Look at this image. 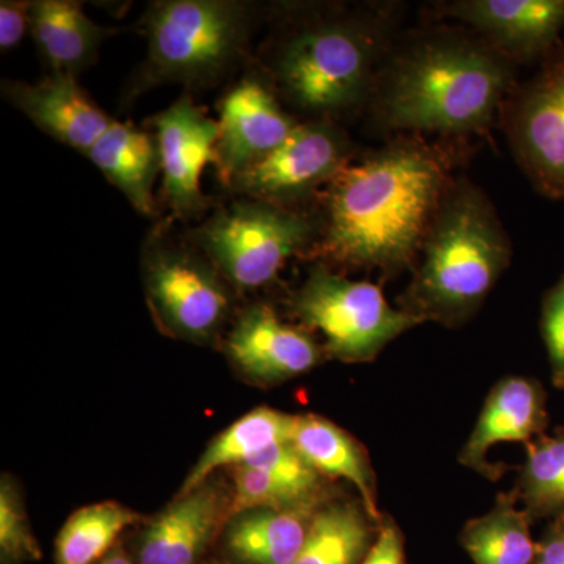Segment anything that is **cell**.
Instances as JSON below:
<instances>
[{
    "label": "cell",
    "instance_id": "7402d4cb",
    "mask_svg": "<svg viewBox=\"0 0 564 564\" xmlns=\"http://www.w3.org/2000/svg\"><path fill=\"white\" fill-rule=\"evenodd\" d=\"M532 519L519 507L518 494L500 492L488 513L463 527L459 543L474 564H533L538 543Z\"/></svg>",
    "mask_w": 564,
    "mask_h": 564
},
{
    "label": "cell",
    "instance_id": "cb8c5ba5",
    "mask_svg": "<svg viewBox=\"0 0 564 564\" xmlns=\"http://www.w3.org/2000/svg\"><path fill=\"white\" fill-rule=\"evenodd\" d=\"M378 524L361 502L323 503L292 564H359L369 552Z\"/></svg>",
    "mask_w": 564,
    "mask_h": 564
},
{
    "label": "cell",
    "instance_id": "d6a6232c",
    "mask_svg": "<svg viewBox=\"0 0 564 564\" xmlns=\"http://www.w3.org/2000/svg\"><path fill=\"white\" fill-rule=\"evenodd\" d=\"M98 564H133L131 558L126 555L121 547H115L106 558H102Z\"/></svg>",
    "mask_w": 564,
    "mask_h": 564
},
{
    "label": "cell",
    "instance_id": "7a4b0ae2",
    "mask_svg": "<svg viewBox=\"0 0 564 564\" xmlns=\"http://www.w3.org/2000/svg\"><path fill=\"white\" fill-rule=\"evenodd\" d=\"M514 88L510 58L481 36L444 29L397 52L370 99L393 131L467 135L488 128Z\"/></svg>",
    "mask_w": 564,
    "mask_h": 564
},
{
    "label": "cell",
    "instance_id": "8992f818",
    "mask_svg": "<svg viewBox=\"0 0 564 564\" xmlns=\"http://www.w3.org/2000/svg\"><path fill=\"white\" fill-rule=\"evenodd\" d=\"M321 223L299 209L237 198L187 232L234 288L272 284L293 256L313 250Z\"/></svg>",
    "mask_w": 564,
    "mask_h": 564
},
{
    "label": "cell",
    "instance_id": "2e32d148",
    "mask_svg": "<svg viewBox=\"0 0 564 564\" xmlns=\"http://www.w3.org/2000/svg\"><path fill=\"white\" fill-rule=\"evenodd\" d=\"M2 98L44 133L87 155L113 120L82 90L76 77L47 74L39 82L3 79Z\"/></svg>",
    "mask_w": 564,
    "mask_h": 564
},
{
    "label": "cell",
    "instance_id": "8fae6325",
    "mask_svg": "<svg viewBox=\"0 0 564 564\" xmlns=\"http://www.w3.org/2000/svg\"><path fill=\"white\" fill-rule=\"evenodd\" d=\"M155 129L162 165V196L176 220H195L209 209L202 191V174L215 163L220 124L212 120L191 96H181L150 120Z\"/></svg>",
    "mask_w": 564,
    "mask_h": 564
},
{
    "label": "cell",
    "instance_id": "52a82bcc",
    "mask_svg": "<svg viewBox=\"0 0 564 564\" xmlns=\"http://www.w3.org/2000/svg\"><path fill=\"white\" fill-rule=\"evenodd\" d=\"M141 269L163 332L199 344L218 336L231 313L228 281L187 232H174L170 221L155 223L143 243Z\"/></svg>",
    "mask_w": 564,
    "mask_h": 564
},
{
    "label": "cell",
    "instance_id": "f1b7e54d",
    "mask_svg": "<svg viewBox=\"0 0 564 564\" xmlns=\"http://www.w3.org/2000/svg\"><path fill=\"white\" fill-rule=\"evenodd\" d=\"M541 334L547 351L552 383L564 389V273L549 289L541 310Z\"/></svg>",
    "mask_w": 564,
    "mask_h": 564
},
{
    "label": "cell",
    "instance_id": "3957f363",
    "mask_svg": "<svg viewBox=\"0 0 564 564\" xmlns=\"http://www.w3.org/2000/svg\"><path fill=\"white\" fill-rule=\"evenodd\" d=\"M384 43L383 25L369 14L304 7L281 17L263 43L261 76L289 106L329 121L370 99Z\"/></svg>",
    "mask_w": 564,
    "mask_h": 564
},
{
    "label": "cell",
    "instance_id": "5b68a950",
    "mask_svg": "<svg viewBox=\"0 0 564 564\" xmlns=\"http://www.w3.org/2000/svg\"><path fill=\"white\" fill-rule=\"evenodd\" d=\"M259 7L243 0H159L141 18L148 50L124 91L132 102L151 88L215 87L239 68L258 29Z\"/></svg>",
    "mask_w": 564,
    "mask_h": 564
},
{
    "label": "cell",
    "instance_id": "ac0fdd59",
    "mask_svg": "<svg viewBox=\"0 0 564 564\" xmlns=\"http://www.w3.org/2000/svg\"><path fill=\"white\" fill-rule=\"evenodd\" d=\"M85 158L128 198L144 217L159 215L154 182L162 172L155 137L128 122H111Z\"/></svg>",
    "mask_w": 564,
    "mask_h": 564
},
{
    "label": "cell",
    "instance_id": "4dcf8cb0",
    "mask_svg": "<svg viewBox=\"0 0 564 564\" xmlns=\"http://www.w3.org/2000/svg\"><path fill=\"white\" fill-rule=\"evenodd\" d=\"M31 31V2L2 0L0 2V50H14Z\"/></svg>",
    "mask_w": 564,
    "mask_h": 564
},
{
    "label": "cell",
    "instance_id": "e0dca14e",
    "mask_svg": "<svg viewBox=\"0 0 564 564\" xmlns=\"http://www.w3.org/2000/svg\"><path fill=\"white\" fill-rule=\"evenodd\" d=\"M228 516L231 502L218 486L204 484L177 497L144 530L139 564H195Z\"/></svg>",
    "mask_w": 564,
    "mask_h": 564
},
{
    "label": "cell",
    "instance_id": "d4e9b609",
    "mask_svg": "<svg viewBox=\"0 0 564 564\" xmlns=\"http://www.w3.org/2000/svg\"><path fill=\"white\" fill-rule=\"evenodd\" d=\"M139 514L118 502L88 505L70 514L55 540V564H98Z\"/></svg>",
    "mask_w": 564,
    "mask_h": 564
},
{
    "label": "cell",
    "instance_id": "ba28073f",
    "mask_svg": "<svg viewBox=\"0 0 564 564\" xmlns=\"http://www.w3.org/2000/svg\"><path fill=\"white\" fill-rule=\"evenodd\" d=\"M289 311L306 332L322 334L326 356L348 364L375 361L392 340L421 325L393 307L378 285L350 280L322 262L292 293Z\"/></svg>",
    "mask_w": 564,
    "mask_h": 564
},
{
    "label": "cell",
    "instance_id": "484cf974",
    "mask_svg": "<svg viewBox=\"0 0 564 564\" xmlns=\"http://www.w3.org/2000/svg\"><path fill=\"white\" fill-rule=\"evenodd\" d=\"M514 491L532 521L564 516V426L525 445Z\"/></svg>",
    "mask_w": 564,
    "mask_h": 564
},
{
    "label": "cell",
    "instance_id": "277c9868",
    "mask_svg": "<svg viewBox=\"0 0 564 564\" xmlns=\"http://www.w3.org/2000/svg\"><path fill=\"white\" fill-rule=\"evenodd\" d=\"M399 307L419 323L458 328L474 317L511 262V243L486 193L469 181L448 188Z\"/></svg>",
    "mask_w": 564,
    "mask_h": 564
},
{
    "label": "cell",
    "instance_id": "1f68e13d",
    "mask_svg": "<svg viewBox=\"0 0 564 564\" xmlns=\"http://www.w3.org/2000/svg\"><path fill=\"white\" fill-rule=\"evenodd\" d=\"M533 564H564V516L552 519L545 529Z\"/></svg>",
    "mask_w": 564,
    "mask_h": 564
},
{
    "label": "cell",
    "instance_id": "4fadbf2b",
    "mask_svg": "<svg viewBox=\"0 0 564 564\" xmlns=\"http://www.w3.org/2000/svg\"><path fill=\"white\" fill-rule=\"evenodd\" d=\"M443 11L513 63L544 62L563 43L564 0H459Z\"/></svg>",
    "mask_w": 564,
    "mask_h": 564
},
{
    "label": "cell",
    "instance_id": "7c38bea8",
    "mask_svg": "<svg viewBox=\"0 0 564 564\" xmlns=\"http://www.w3.org/2000/svg\"><path fill=\"white\" fill-rule=\"evenodd\" d=\"M215 165L223 184L261 162L295 131L292 115L261 74H247L226 93L220 106Z\"/></svg>",
    "mask_w": 564,
    "mask_h": 564
},
{
    "label": "cell",
    "instance_id": "6da1fadb",
    "mask_svg": "<svg viewBox=\"0 0 564 564\" xmlns=\"http://www.w3.org/2000/svg\"><path fill=\"white\" fill-rule=\"evenodd\" d=\"M452 155L419 139L393 141L350 162L325 192V215L310 254L328 267H413L452 180Z\"/></svg>",
    "mask_w": 564,
    "mask_h": 564
},
{
    "label": "cell",
    "instance_id": "83f0119b",
    "mask_svg": "<svg viewBox=\"0 0 564 564\" xmlns=\"http://www.w3.org/2000/svg\"><path fill=\"white\" fill-rule=\"evenodd\" d=\"M0 552L3 564L40 560V545L33 536L17 486L9 478L0 488Z\"/></svg>",
    "mask_w": 564,
    "mask_h": 564
},
{
    "label": "cell",
    "instance_id": "603a6c76",
    "mask_svg": "<svg viewBox=\"0 0 564 564\" xmlns=\"http://www.w3.org/2000/svg\"><path fill=\"white\" fill-rule=\"evenodd\" d=\"M299 415L281 413L273 408H256L225 430L206 448L199 462L182 485L180 496L206 484L215 470L240 466L273 445L292 441Z\"/></svg>",
    "mask_w": 564,
    "mask_h": 564
},
{
    "label": "cell",
    "instance_id": "f546056e",
    "mask_svg": "<svg viewBox=\"0 0 564 564\" xmlns=\"http://www.w3.org/2000/svg\"><path fill=\"white\" fill-rule=\"evenodd\" d=\"M361 564H404L403 533L393 519L383 516Z\"/></svg>",
    "mask_w": 564,
    "mask_h": 564
},
{
    "label": "cell",
    "instance_id": "ffe728a7",
    "mask_svg": "<svg viewBox=\"0 0 564 564\" xmlns=\"http://www.w3.org/2000/svg\"><path fill=\"white\" fill-rule=\"evenodd\" d=\"M292 443L317 473L326 478H340L355 486L359 502L377 524L384 514L378 508L377 477L366 448L350 433L321 415L296 419Z\"/></svg>",
    "mask_w": 564,
    "mask_h": 564
},
{
    "label": "cell",
    "instance_id": "d6986e66",
    "mask_svg": "<svg viewBox=\"0 0 564 564\" xmlns=\"http://www.w3.org/2000/svg\"><path fill=\"white\" fill-rule=\"evenodd\" d=\"M31 32L40 55L55 76H79L98 57L110 29L96 24L73 0L31 2Z\"/></svg>",
    "mask_w": 564,
    "mask_h": 564
},
{
    "label": "cell",
    "instance_id": "4316f807",
    "mask_svg": "<svg viewBox=\"0 0 564 564\" xmlns=\"http://www.w3.org/2000/svg\"><path fill=\"white\" fill-rule=\"evenodd\" d=\"M329 502L300 486L282 480L269 470L240 464L234 469L231 516L245 511L263 510H315Z\"/></svg>",
    "mask_w": 564,
    "mask_h": 564
},
{
    "label": "cell",
    "instance_id": "9c48e42d",
    "mask_svg": "<svg viewBox=\"0 0 564 564\" xmlns=\"http://www.w3.org/2000/svg\"><path fill=\"white\" fill-rule=\"evenodd\" d=\"M503 107L522 172L541 195L564 202V41Z\"/></svg>",
    "mask_w": 564,
    "mask_h": 564
},
{
    "label": "cell",
    "instance_id": "30bf717a",
    "mask_svg": "<svg viewBox=\"0 0 564 564\" xmlns=\"http://www.w3.org/2000/svg\"><path fill=\"white\" fill-rule=\"evenodd\" d=\"M351 143L333 121L300 122L288 140L226 187L259 202L296 206L350 163Z\"/></svg>",
    "mask_w": 564,
    "mask_h": 564
},
{
    "label": "cell",
    "instance_id": "44dd1931",
    "mask_svg": "<svg viewBox=\"0 0 564 564\" xmlns=\"http://www.w3.org/2000/svg\"><path fill=\"white\" fill-rule=\"evenodd\" d=\"M315 510L245 511L236 516L226 545L248 564H292L302 551Z\"/></svg>",
    "mask_w": 564,
    "mask_h": 564
},
{
    "label": "cell",
    "instance_id": "9a60e30c",
    "mask_svg": "<svg viewBox=\"0 0 564 564\" xmlns=\"http://www.w3.org/2000/svg\"><path fill=\"white\" fill-rule=\"evenodd\" d=\"M549 426L547 393L540 381L530 377H505L486 397L469 440L463 445L458 462L467 469L497 481L503 469L488 462L494 445H529L543 436Z\"/></svg>",
    "mask_w": 564,
    "mask_h": 564
},
{
    "label": "cell",
    "instance_id": "5bb4252c",
    "mask_svg": "<svg viewBox=\"0 0 564 564\" xmlns=\"http://www.w3.org/2000/svg\"><path fill=\"white\" fill-rule=\"evenodd\" d=\"M226 352L237 369L258 383H284L311 372L323 348L303 326L282 322L269 304L245 310L226 337Z\"/></svg>",
    "mask_w": 564,
    "mask_h": 564
}]
</instances>
